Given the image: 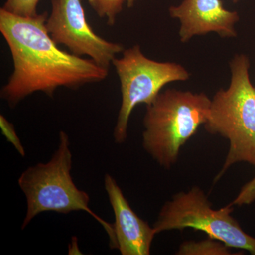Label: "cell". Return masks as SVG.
Here are the masks:
<instances>
[{
  "mask_svg": "<svg viewBox=\"0 0 255 255\" xmlns=\"http://www.w3.org/2000/svg\"><path fill=\"white\" fill-rule=\"evenodd\" d=\"M255 201V177L253 178L247 184H245L236 199L230 204V205L244 206L249 205Z\"/></svg>",
  "mask_w": 255,
  "mask_h": 255,
  "instance_id": "cell-14",
  "label": "cell"
},
{
  "mask_svg": "<svg viewBox=\"0 0 255 255\" xmlns=\"http://www.w3.org/2000/svg\"><path fill=\"white\" fill-rule=\"evenodd\" d=\"M112 65L120 80L122 92L114 137L117 143L122 144L127 140L129 119L135 107L150 105L165 85L187 81L190 73L180 64L150 59L137 45L124 50L122 56L116 58Z\"/></svg>",
  "mask_w": 255,
  "mask_h": 255,
  "instance_id": "cell-6",
  "label": "cell"
},
{
  "mask_svg": "<svg viewBox=\"0 0 255 255\" xmlns=\"http://www.w3.org/2000/svg\"><path fill=\"white\" fill-rule=\"evenodd\" d=\"M211 100L204 92L168 89L147 105L142 146L161 167L170 169L181 148L209 117Z\"/></svg>",
  "mask_w": 255,
  "mask_h": 255,
  "instance_id": "cell-4",
  "label": "cell"
},
{
  "mask_svg": "<svg viewBox=\"0 0 255 255\" xmlns=\"http://www.w3.org/2000/svg\"><path fill=\"white\" fill-rule=\"evenodd\" d=\"M233 3H238L240 0H232Z\"/></svg>",
  "mask_w": 255,
  "mask_h": 255,
  "instance_id": "cell-16",
  "label": "cell"
},
{
  "mask_svg": "<svg viewBox=\"0 0 255 255\" xmlns=\"http://www.w3.org/2000/svg\"><path fill=\"white\" fill-rule=\"evenodd\" d=\"M41 0H6L3 9L18 16L33 17L38 15L37 7Z\"/></svg>",
  "mask_w": 255,
  "mask_h": 255,
  "instance_id": "cell-12",
  "label": "cell"
},
{
  "mask_svg": "<svg viewBox=\"0 0 255 255\" xmlns=\"http://www.w3.org/2000/svg\"><path fill=\"white\" fill-rule=\"evenodd\" d=\"M51 4L46 26L55 43L109 70L117 55L125 50L124 46L96 34L87 21L81 0H51Z\"/></svg>",
  "mask_w": 255,
  "mask_h": 255,
  "instance_id": "cell-7",
  "label": "cell"
},
{
  "mask_svg": "<svg viewBox=\"0 0 255 255\" xmlns=\"http://www.w3.org/2000/svg\"><path fill=\"white\" fill-rule=\"evenodd\" d=\"M169 13L180 22L179 36L182 43L209 33L222 38L238 35L235 25L239 21V14L226 9L221 0H182L180 4L170 6Z\"/></svg>",
  "mask_w": 255,
  "mask_h": 255,
  "instance_id": "cell-8",
  "label": "cell"
},
{
  "mask_svg": "<svg viewBox=\"0 0 255 255\" xmlns=\"http://www.w3.org/2000/svg\"><path fill=\"white\" fill-rule=\"evenodd\" d=\"M73 155L68 134L61 131L59 144L54 155L46 163L28 167L18 179V185L26 196L27 211L22 229L38 214L47 211L68 214L84 211L98 221L110 238V246L117 249L114 224L107 222L90 209V198L80 190L71 175Z\"/></svg>",
  "mask_w": 255,
  "mask_h": 255,
  "instance_id": "cell-3",
  "label": "cell"
},
{
  "mask_svg": "<svg viewBox=\"0 0 255 255\" xmlns=\"http://www.w3.org/2000/svg\"><path fill=\"white\" fill-rule=\"evenodd\" d=\"M127 0H88L90 6L101 18H107V23L113 26L117 16L123 10Z\"/></svg>",
  "mask_w": 255,
  "mask_h": 255,
  "instance_id": "cell-11",
  "label": "cell"
},
{
  "mask_svg": "<svg viewBox=\"0 0 255 255\" xmlns=\"http://www.w3.org/2000/svg\"><path fill=\"white\" fill-rule=\"evenodd\" d=\"M135 1H136V0H127V3L128 7H132V6H134V4H135Z\"/></svg>",
  "mask_w": 255,
  "mask_h": 255,
  "instance_id": "cell-15",
  "label": "cell"
},
{
  "mask_svg": "<svg viewBox=\"0 0 255 255\" xmlns=\"http://www.w3.org/2000/svg\"><path fill=\"white\" fill-rule=\"evenodd\" d=\"M105 187L113 209L117 249L122 255H149L157 233L130 207L117 181L106 174Z\"/></svg>",
  "mask_w": 255,
  "mask_h": 255,
  "instance_id": "cell-9",
  "label": "cell"
},
{
  "mask_svg": "<svg viewBox=\"0 0 255 255\" xmlns=\"http://www.w3.org/2000/svg\"><path fill=\"white\" fill-rule=\"evenodd\" d=\"M250 68L246 55H235L230 63L229 86L221 89L211 100L204 127L209 133L229 141L227 157L215 182L233 164L245 162L255 167V86L250 77Z\"/></svg>",
  "mask_w": 255,
  "mask_h": 255,
  "instance_id": "cell-2",
  "label": "cell"
},
{
  "mask_svg": "<svg viewBox=\"0 0 255 255\" xmlns=\"http://www.w3.org/2000/svg\"><path fill=\"white\" fill-rule=\"evenodd\" d=\"M47 18L46 12L26 17L0 9V32L14 67L0 94L11 107L34 92L53 97L59 87L77 89L108 76V69L94 60L60 49L47 30Z\"/></svg>",
  "mask_w": 255,
  "mask_h": 255,
  "instance_id": "cell-1",
  "label": "cell"
},
{
  "mask_svg": "<svg viewBox=\"0 0 255 255\" xmlns=\"http://www.w3.org/2000/svg\"><path fill=\"white\" fill-rule=\"evenodd\" d=\"M233 210L230 204L220 209H213L204 191L194 187L174 194L166 201L152 226L157 234L186 228L203 231L229 248L255 255V238L245 232L231 215Z\"/></svg>",
  "mask_w": 255,
  "mask_h": 255,
  "instance_id": "cell-5",
  "label": "cell"
},
{
  "mask_svg": "<svg viewBox=\"0 0 255 255\" xmlns=\"http://www.w3.org/2000/svg\"><path fill=\"white\" fill-rule=\"evenodd\" d=\"M0 128H1L3 135L6 137L7 141L12 144L20 155L25 157L26 150L16 133L14 126L9 122L2 114L0 115Z\"/></svg>",
  "mask_w": 255,
  "mask_h": 255,
  "instance_id": "cell-13",
  "label": "cell"
},
{
  "mask_svg": "<svg viewBox=\"0 0 255 255\" xmlns=\"http://www.w3.org/2000/svg\"><path fill=\"white\" fill-rule=\"evenodd\" d=\"M231 248L223 242L210 238L202 241H184L175 253L177 255H232Z\"/></svg>",
  "mask_w": 255,
  "mask_h": 255,
  "instance_id": "cell-10",
  "label": "cell"
}]
</instances>
